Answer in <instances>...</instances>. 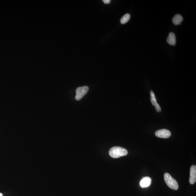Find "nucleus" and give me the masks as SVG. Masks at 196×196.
Returning <instances> with one entry per match:
<instances>
[{
  "label": "nucleus",
  "instance_id": "obj_1",
  "mask_svg": "<svg viewBox=\"0 0 196 196\" xmlns=\"http://www.w3.org/2000/svg\"><path fill=\"white\" fill-rule=\"evenodd\" d=\"M128 152L125 148L122 147L115 146L111 148L109 151V154L113 158H116L125 156Z\"/></svg>",
  "mask_w": 196,
  "mask_h": 196
},
{
  "label": "nucleus",
  "instance_id": "obj_2",
  "mask_svg": "<svg viewBox=\"0 0 196 196\" xmlns=\"http://www.w3.org/2000/svg\"><path fill=\"white\" fill-rule=\"evenodd\" d=\"M165 181L169 187L174 190H178V185L176 180L169 174L165 173L164 175Z\"/></svg>",
  "mask_w": 196,
  "mask_h": 196
},
{
  "label": "nucleus",
  "instance_id": "obj_3",
  "mask_svg": "<svg viewBox=\"0 0 196 196\" xmlns=\"http://www.w3.org/2000/svg\"><path fill=\"white\" fill-rule=\"evenodd\" d=\"M88 90V87L86 86L77 88L76 91L75 99L77 101L80 100L87 94Z\"/></svg>",
  "mask_w": 196,
  "mask_h": 196
},
{
  "label": "nucleus",
  "instance_id": "obj_4",
  "mask_svg": "<svg viewBox=\"0 0 196 196\" xmlns=\"http://www.w3.org/2000/svg\"><path fill=\"white\" fill-rule=\"evenodd\" d=\"M171 135V133L166 129H163L158 130L155 132V135L158 137L163 138H167L169 137Z\"/></svg>",
  "mask_w": 196,
  "mask_h": 196
},
{
  "label": "nucleus",
  "instance_id": "obj_5",
  "mask_svg": "<svg viewBox=\"0 0 196 196\" xmlns=\"http://www.w3.org/2000/svg\"><path fill=\"white\" fill-rule=\"evenodd\" d=\"M196 181V166L193 165L191 166L190 170V176L189 182L191 184L195 183Z\"/></svg>",
  "mask_w": 196,
  "mask_h": 196
},
{
  "label": "nucleus",
  "instance_id": "obj_6",
  "mask_svg": "<svg viewBox=\"0 0 196 196\" xmlns=\"http://www.w3.org/2000/svg\"><path fill=\"white\" fill-rule=\"evenodd\" d=\"M150 96H151L150 100H151L152 104L155 106V109H156L157 111L159 113L161 111V108H160L159 105L157 102L156 98H155L154 93L152 91H150Z\"/></svg>",
  "mask_w": 196,
  "mask_h": 196
},
{
  "label": "nucleus",
  "instance_id": "obj_7",
  "mask_svg": "<svg viewBox=\"0 0 196 196\" xmlns=\"http://www.w3.org/2000/svg\"><path fill=\"white\" fill-rule=\"evenodd\" d=\"M151 183V179L149 177H143L140 181V186L143 188H145L149 186Z\"/></svg>",
  "mask_w": 196,
  "mask_h": 196
},
{
  "label": "nucleus",
  "instance_id": "obj_8",
  "mask_svg": "<svg viewBox=\"0 0 196 196\" xmlns=\"http://www.w3.org/2000/svg\"><path fill=\"white\" fill-rule=\"evenodd\" d=\"M167 42L171 45H175L176 44V37L174 33L171 32L169 34V36L167 39Z\"/></svg>",
  "mask_w": 196,
  "mask_h": 196
},
{
  "label": "nucleus",
  "instance_id": "obj_9",
  "mask_svg": "<svg viewBox=\"0 0 196 196\" xmlns=\"http://www.w3.org/2000/svg\"><path fill=\"white\" fill-rule=\"evenodd\" d=\"M183 18L180 15L177 14L175 15L172 19V22L174 24L178 25L181 24V23L183 21Z\"/></svg>",
  "mask_w": 196,
  "mask_h": 196
},
{
  "label": "nucleus",
  "instance_id": "obj_10",
  "mask_svg": "<svg viewBox=\"0 0 196 196\" xmlns=\"http://www.w3.org/2000/svg\"><path fill=\"white\" fill-rule=\"evenodd\" d=\"M130 18H131L130 15L129 13H126L121 18L120 20L121 23V24H125L127 23L129 21Z\"/></svg>",
  "mask_w": 196,
  "mask_h": 196
},
{
  "label": "nucleus",
  "instance_id": "obj_11",
  "mask_svg": "<svg viewBox=\"0 0 196 196\" xmlns=\"http://www.w3.org/2000/svg\"><path fill=\"white\" fill-rule=\"evenodd\" d=\"M102 1L105 4H108L110 3L111 1L110 0H103Z\"/></svg>",
  "mask_w": 196,
  "mask_h": 196
},
{
  "label": "nucleus",
  "instance_id": "obj_12",
  "mask_svg": "<svg viewBox=\"0 0 196 196\" xmlns=\"http://www.w3.org/2000/svg\"><path fill=\"white\" fill-rule=\"evenodd\" d=\"M0 196H3V194L1 193H0Z\"/></svg>",
  "mask_w": 196,
  "mask_h": 196
}]
</instances>
